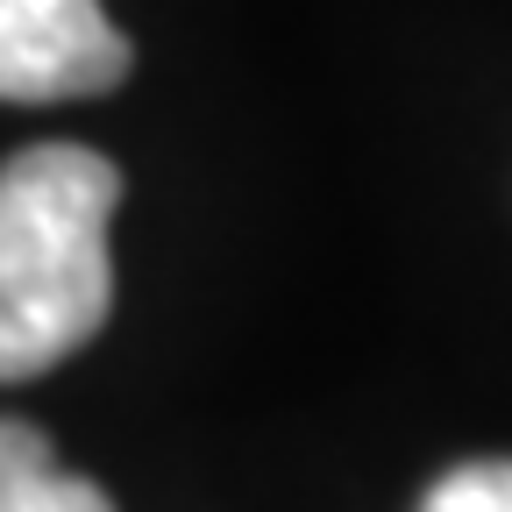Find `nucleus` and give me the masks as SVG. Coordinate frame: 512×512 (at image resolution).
Returning <instances> with one entry per match:
<instances>
[{"instance_id":"4","label":"nucleus","mask_w":512,"mask_h":512,"mask_svg":"<svg viewBox=\"0 0 512 512\" xmlns=\"http://www.w3.org/2000/svg\"><path fill=\"white\" fill-rule=\"evenodd\" d=\"M420 512H512V456L456 463L448 477H434V491L420 498Z\"/></svg>"},{"instance_id":"2","label":"nucleus","mask_w":512,"mask_h":512,"mask_svg":"<svg viewBox=\"0 0 512 512\" xmlns=\"http://www.w3.org/2000/svg\"><path fill=\"white\" fill-rule=\"evenodd\" d=\"M128 79V36L100 0H0V100H93Z\"/></svg>"},{"instance_id":"3","label":"nucleus","mask_w":512,"mask_h":512,"mask_svg":"<svg viewBox=\"0 0 512 512\" xmlns=\"http://www.w3.org/2000/svg\"><path fill=\"white\" fill-rule=\"evenodd\" d=\"M0 512H114V498L93 477L57 470L43 427L0 413Z\"/></svg>"},{"instance_id":"1","label":"nucleus","mask_w":512,"mask_h":512,"mask_svg":"<svg viewBox=\"0 0 512 512\" xmlns=\"http://www.w3.org/2000/svg\"><path fill=\"white\" fill-rule=\"evenodd\" d=\"M114 207L121 171L86 143H36L0 164V384L57 370L107 328Z\"/></svg>"}]
</instances>
